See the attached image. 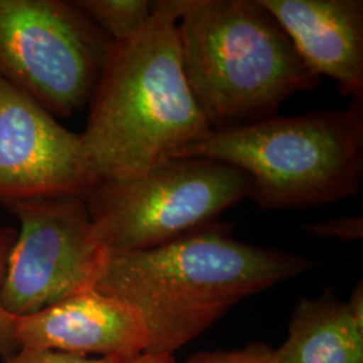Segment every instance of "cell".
Listing matches in <instances>:
<instances>
[{"label":"cell","mask_w":363,"mask_h":363,"mask_svg":"<svg viewBox=\"0 0 363 363\" xmlns=\"http://www.w3.org/2000/svg\"><path fill=\"white\" fill-rule=\"evenodd\" d=\"M313 267L298 255L238 241L229 223L216 220L160 247L106 252L93 288L139 315L145 351L172 355L244 298Z\"/></svg>","instance_id":"6da1fadb"},{"label":"cell","mask_w":363,"mask_h":363,"mask_svg":"<svg viewBox=\"0 0 363 363\" xmlns=\"http://www.w3.org/2000/svg\"><path fill=\"white\" fill-rule=\"evenodd\" d=\"M181 1L156 0L133 37L113 42L79 135L96 182L139 177L213 133L182 67Z\"/></svg>","instance_id":"7a4b0ae2"},{"label":"cell","mask_w":363,"mask_h":363,"mask_svg":"<svg viewBox=\"0 0 363 363\" xmlns=\"http://www.w3.org/2000/svg\"><path fill=\"white\" fill-rule=\"evenodd\" d=\"M182 67L211 132L276 116L286 99L319 85L259 0H182Z\"/></svg>","instance_id":"3957f363"},{"label":"cell","mask_w":363,"mask_h":363,"mask_svg":"<svg viewBox=\"0 0 363 363\" xmlns=\"http://www.w3.org/2000/svg\"><path fill=\"white\" fill-rule=\"evenodd\" d=\"M184 156L222 160L250 181L261 210L308 208L354 196L363 174V99L346 109L273 116L213 132Z\"/></svg>","instance_id":"277c9868"},{"label":"cell","mask_w":363,"mask_h":363,"mask_svg":"<svg viewBox=\"0 0 363 363\" xmlns=\"http://www.w3.org/2000/svg\"><path fill=\"white\" fill-rule=\"evenodd\" d=\"M249 190L242 169L184 156L130 179L97 182L82 196L99 244L121 253L160 247L210 225Z\"/></svg>","instance_id":"5b68a950"},{"label":"cell","mask_w":363,"mask_h":363,"mask_svg":"<svg viewBox=\"0 0 363 363\" xmlns=\"http://www.w3.org/2000/svg\"><path fill=\"white\" fill-rule=\"evenodd\" d=\"M112 46L73 1L0 0V77L52 115L91 104Z\"/></svg>","instance_id":"8992f818"},{"label":"cell","mask_w":363,"mask_h":363,"mask_svg":"<svg viewBox=\"0 0 363 363\" xmlns=\"http://www.w3.org/2000/svg\"><path fill=\"white\" fill-rule=\"evenodd\" d=\"M21 222L0 301L13 316L39 311L93 288L106 250L82 195L35 196L3 203Z\"/></svg>","instance_id":"52a82bcc"},{"label":"cell","mask_w":363,"mask_h":363,"mask_svg":"<svg viewBox=\"0 0 363 363\" xmlns=\"http://www.w3.org/2000/svg\"><path fill=\"white\" fill-rule=\"evenodd\" d=\"M94 183L81 136L0 77V203L84 195Z\"/></svg>","instance_id":"ba28073f"},{"label":"cell","mask_w":363,"mask_h":363,"mask_svg":"<svg viewBox=\"0 0 363 363\" xmlns=\"http://www.w3.org/2000/svg\"><path fill=\"white\" fill-rule=\"evenodd\" d=\"M19 349L97 355L127 362L147 350L139 315L121 300L86 288L28 315L13 318Z\"/></svg>","instance_id":"9c48e42d"},{"label":"cell","mask_w":363,"mask_h":363,"mask_svg":"<svg viewBox=\"0 0 363 363\" xmlns=\"http://www.w3.org/2000/svg\"><path fill=\"white\" fill-rule=\"evenodd\" d=\"M318 77L345 97L363 99L362 0H259Z\"/></svg>","instance_id":"30bf717a"},{"label":"cell","mask_w":363,"mask_h":363,"mask_svg":"<svg viewBox=\"0 0 363 363\" xmlns=\"http://www.w3.org/2000/svg\"><path fill=\"white\" fill-rule=\"evenodd\" d=\"M274 352L279 363H363V325L325 291L298 300L286 340Z\"/></svg>","instance_id":"8fae6325"},{"label":"cell","mask_w":363,"mask_h":363,"mask_svg":"<svg viewBox=\"0 0 363 363\" xmlns=\"http://www.w3.org/2000/svg\"><path fill=\"white\" fill-rule=\"evenodd\" d=\"M74 6L113 42L133 37L154 11L148 0H74Z\"/></svg>","instance_id":"7c38bea8"},{"label":"cell","mask_w":363,"mask_h":363,"mask_svg":"<svg viewBox=\"0 0 363 363\" xmlns=\"http://www.w3.org/2000/svg\"><path fill=\"white\" fill-rule=\"evenodd\" d=\"M15 240V230L10 228H0V292L6 276L7 261ZM13 318L15 316L10 315L3 308L0 301V355L6 359L19 350L13 331Z\"/></svg>","instance_id":"4fadbf2b"},{"label":"cell","mask_w":363,"mask_h":363,"mask_svg":"<svg viewBox=\"0 0 363 363\" xmlns=\"http://www.w3.org/2000/svg\"><path fill=\"white\" fill-rule=\"evenodd\" d=\"M301 230L312 237L318 238H333L343 242L358 241L363 237L362 217H337L328 220H312L306 222L301 226Z\"/></svg>","instance_id":"5bb4252c"},{"label":"cell","mask_w":363,"mask_h":363,"mask_svg":"<svg viewBox=\"0 0 363 363\" xmlns=\"http://www.w3.org/2000/svg\"><path fill=\"white\" fill-rule=\"evenodd\" d=\"M186 363H279L274 349L264 343H252L244 349L230 351H202Z\"/></svg>","instance_id":"9a60e30c"},{"label":"cell","mask_w":363,"mask_h":363,"mask_svg":"<svg viewBox=\"0 0 363 363\" xmlns=\"http://www.w3.org/2000/svg\"><path fill=\"white\" fill-rule=\"evenodd\" d=\"M4 363H123L113 358L86 357L65 351L46 349H19Z\"/></svg>","instance_id":"2e32d148"},{"label":"cell","mask_w":363,"mask_h":363,"mask_svg":"<svg viewBox=\"0 0 363 363\" xmlns=\"http://www.w3.org/2000/svg\"><path fill=\"white\" fill-rule=\"evenodd\" d=\"M346 306L349 308L354 319L363 325V286L362 281H359L351 292L349 301H346Z\"/></svg>","instance_id":"e0dca14e"},{"label":"cell","mask_w":363,"mask_h":363,"mask_svg":"<svg viewBox=\"0 0 363 363\" xmlns=\"http://www.w3.org/2000/svg\"><path fill=\"white\" fill-rule=\"evenodd\" d=\"M124 363H177V361L169 354H156L144 351L140 355Z\"/></svg>","instance_id":"ac0fdd59"}]
</instances>
